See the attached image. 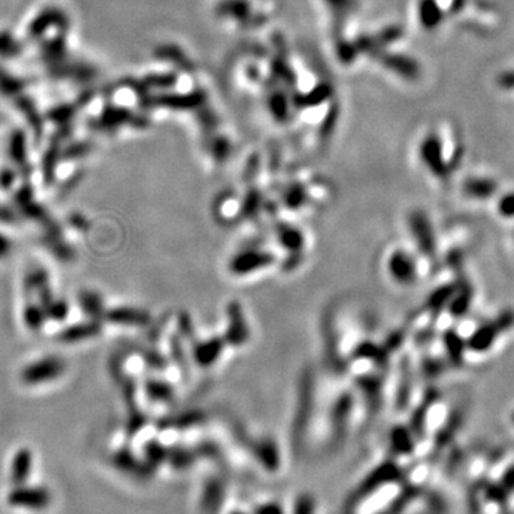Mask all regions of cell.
Here are the masks:
<instances>
[{"label":"cell","mask_w":514,"mask_h":514,"mask_svg":"<svg viewBox=\"0 0 514 514\" xmlns=\"http://www.w3.org/2000/svg\"><path fill=\"white\" fill-rule=\"evenodd\" d=\"M409 223H410V232H413L418 249L422 250L420 253L425 255V257L433 256L436 239L433 235V228L429 222V217L422 212H416L410 215Z\"/></svg>","instance_id":"4"},{"label":"cell","mask_w":514,"mask_h":514,"mask_svg":"<svg viewBox=\"0 0 514 514\" xmlns=\"http://www.w3.org/2000/svg\"><path fill=\"white\" fill-rule=\"evenodd\" d=\"M269 10L268 0L257 8L255 0H224L216 6V16L228 29L250 30L263 28L268 19L275 14Z\"/></svg>","instance_id":"1"},{"label":"cell","mask_w":514,"mask_h":514,"mask_svg":"<svg viewBox=\"0 0 514 514\" xmlns=\"http://www.w3.org/2000/svg\"><path fill=\"white\" fill-rule=\"evenodd\" d=\"M513 314H502L483 325L474 326L466 337V352L475 356H486L497 345L500 336L513 325Z\"/></svg>","instance_id":"2"},{"label":"cell","mask_w":514,"mask_h":514,"mask_svg":"<svg viewBox=\"0 0 514 514\" xmlns=\"http://www.w3.org/2000/svg\"><path fill=\"white\" fill-rule=\"evenodd\" d=\"M9 503L14 507H25V508H41L47 503V493L42 490H17L12 491L9 496Z\"/></svg>","instance_id":"6"},{"label":"cell","mask_w":514,"mask_h":514,"mask_svg":"<svg viewBox=\"0 0 514 514\" xmlns=\"http://www.w3.org/2000/svg\"><path fill=\"white\" fill-rule=\"evenodd\" d=\"M496 212L503 220H514V192L500 196L496 204Z\"/></svg>","instance_id":"9"},{"label":"cell","mask_w":514,"mask_h":514,"mask_svg":"<svg viewBox=\"0 0 514 514\" xmlns=\"http://www.w3.org/2000/svg\"><path fill=\"white\" fill-rule=\"evenodd\" d=\"M511 417H513V420H514V410H513V413H511Z\"/></svg>","instance_id":"10"},{"label":"cell","mask_w":514,"mask_h":514,"mask_svg":"<svg viewBox=\"0 0 514 514\" xmlns=\"http://www.w3.org/2000/svg\"><path fill=\"white\" fill-rule=\"evenodd\" d=\"M497 184L490 179L473 178L464 183V193L474 200H487L496 192Z\"/></svg>","instance_id":"7"},{"label":"cell","mask_w":514,"mask_h":514,"mask_svg":"<svg viewBox=\"0 0 514 514\" xmlns=\"http://www.w3.org/2000/svg\"><path fill=\"white\" fill-rule=\"evenodd\" d=\"M418 14H420L422 25L429 29L436 28L442 21V10L434 0H423L420 3V9H418Z\"/></svg>","instance_id":"8"},{"label":"cell","mask_w":514,"mask_h":514,"mask_svg":"<svg viewBox=\"0 0 514 514\" xmlns=\"http://www.w3.org/2000/svg\"><path fill=\"white\" fill-rule=\"evenodd\" d=\"M420 158L431 175L437 178H445L449 173L447 164L443 158V147L434 136H430L422 143Z\"/></svg>","instance_id":"5"},{"label":"cell","mask_w":514,"mask_h":514,"mask_svg":"<svg viewBox=\"0 0 514 514\" xmlns=\"http://www.w3.org/2000/svg\"><path fill=\"white\" fill-rule=\"evenodd\" d=\"M385 269L387 277L398 288H410L422 273L417 257L405 247H394L387 253Z\"/></svg>","instance_id":"3"}]
</instances>
